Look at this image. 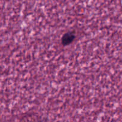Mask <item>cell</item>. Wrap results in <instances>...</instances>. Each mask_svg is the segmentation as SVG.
<instances>
[{
    "label": "cell",
    "mask_w": 122,
    "mask_h": 122,
    "mask_svg": "<svg viewBox=\"0 0 122 122\" xmlns=\"http://www.w3.org/2000/svg\"><path fill=\"white\" fill-rule=\"evenodd\" d=\"M75 38H76V35L74 32H68L63 35L61 41V43L63 45L67 46V45L71 44L75 41Z\"/></svg>",
    "instance_id": "6da1fadb"
}]
</instances>
